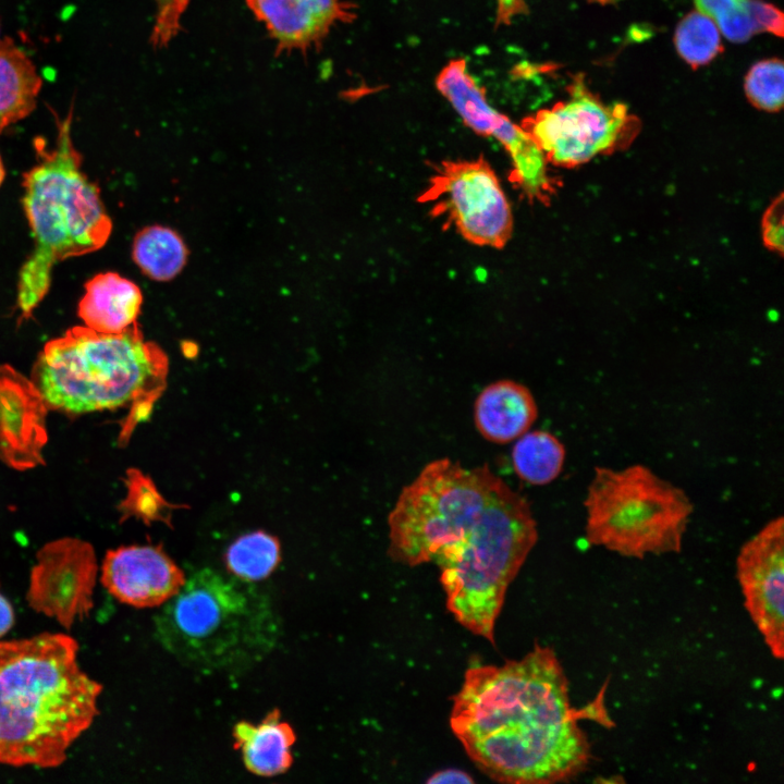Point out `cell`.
Listing matches in <instances>:
<instances>
[{
	"mask_svg": "<svg viewBox=\"0 0 784 784\" xmlns=\"http://www.w3.org/2000/svg\"><path fill=\"white\" fill-rule=\"evenodd\" d=\"M265 26L278 53L307 52L321 46L332 28L351 23L348 0H245Z\"/></svg>",
	"mask_w": 784,
	"mask_h": 784,
	"instance_id": "obj_14",
	"label": "cell"
},
{
	"mask_svg": "<svg viewBox=\"0 0 784 784\" xmlns=\"http://www.w3.org/2000/svg\"><path fill=\"white\" fill-rule=\"evenodd\" d=\"M71 125L72 113L59 123L54 148L41 150L39 162L23 175L22 203L34 248L17 277L21 319H28L47 295L58 262L100 249L112 232L100 188L82 170Z\"/></svg>",
	"mask_w": 784,
	"mask_h": 784,
	"instance_id": "obj_6",
	"label": "cell"
},
{
	"mask_svg": "<svg viewBox=\"0 0 784 784\" xmlns=\"http://www.w3.org/2000/svg\"><path fill=\"white\" fill-rule=\"evenodd\" d=\"M168 357L137 322L120 333L76 326L48 341L32 371L47 407L82 414L132 406L128 425L146 418L166 387Z\"/></svg>",
	"mask_w": 784,
	"mask_h": 784,
	"instance_id": "obj_4",
	"label": "cell"
},
{
	"mask_svg": "<svg viewBox=\"0 0 784 784\" xmlns=\"http://www.w3.org/2000/svg\"><path fill=\"white\" fill-rule=\"evenodd\" d=\"M13 624V608L10 601L0 592V638L12 628Z\"/></svg>",
	"mask_w": 784,
	"mask_h": 784,
	"instance_id": "obj_29",
	"label": "cell"
},
{
	"mask_svg": "<svg viewBox=\"0 0 784 784\" xmlns=\"http://www.w3.org/2000/svg\"><path fill=\"white\" fill-rule=\"evenodd\" d=\"M46 404L32 382L0 366V458L15 468L41 462Z\"/></svg>",
	"mask_w": 784,
	"mask_h": 784,
	"instance_id": "obj_15",
	"label": "cell"
},
{
	"mask_svg": "<svg viewBox=\"0 0 784 784\" xmlns=\"http://www.w3.org/2000/svg\"><path fill=\"white\" fill-rule=\"evenodd\" d=\"M100 581L117 600L134 608H155L174 597L184 572L160 546H124L107 551Z\"/></svg>",
	"mask_w": 784,
	"mask_h": 784,
	"instance_id": "obj_12",
	"label": "cell"
},
{
	"mask_svg": "<svg viewBox=\"0 0 784 784\" xmlns=\"http://www.w3.org/2000/svg\"><path fill=\"white\" fill-rule=\"evenodd\" d=\"M61 633L0 641V764L57 768L98 715L102 685Z\"/></svg>",
	"mask_w": 784,
	"mask_h": 784,
	"instance_id": "obj_3",
	"label": "cell"
},
{
	"mask_svg": "<svg viewBox=\"0 0 784 784\" xmlns=\"http://www.w3.org/2000/svg\"><path fill=\"white\" fill-rule=\"evenodd\" d=\"M695 3L730 41L745 42L760 32L783 35L782 12L761 0H695Z\"/></svg>",
	"mask_w": 784,
	"mask_h": 784,
	"instance_id": "obj_20",
	"label": "cell"
},
{
	"mask_svg": "<svg viewBox=\"0 0 784 784\" xmlns=\"http://www.w3.org/2000/svg\"><path fill=\"white\" fill-rule=\"evenodd\" d=\"M764 243L773 250H783V199L780 196L767 209L762 222Z\"/></svg>",
	"mask_w": 784,
	"mask_h": 784,
	"instance_id": "obj_27",
	"label": "cell"
},
{
	"mask_svg": "<svg viewBox=\"0 0 784 784\" xmlns=\"http://www.w3.org/2000/svg\"><path fill=\"white\" fill-rule=\"evenodd\" d=\"M4 176H5V170H4V167H3L2 159H1V157H0V185L2 184V182H3V180H4Z\"/></svg>",
	"mask_w": 784,
	"mask_h": 784,
	"instance_id": "obj_30",
	"label": "cell"
},
{
	"mask_svg": "<svg viewBox=\"0 0 784 784\" xmlns=\"http://www.w3.org/2000/svg\"><path fill=\"white\" fill-rule=\"evenodd\" d=\"M537 417L538 407L530 390L509 379L485 387L474 405L478 432L498 444L518 439L530 429Z\"/></svg>",
	"mask_w": 784,
	"mask_h": 784,
	"instance_id": "obj_16",
	"label": "cell"
},
{
	"mask_svg": "<svg viewBox=\"0 0 784 784\" xmlns=\"http://www.w3.org/2000/svg\"><path fill=\"white\" fill-rule=\"evenodd\" d=\"M225 565L230 575L248 583L268 577L281 559L279 540L258 530L238 537L226 550Z\"/></svg>",
	"mask_w": 784,
	"mask_h": 784,
	"instance_id": "obj_23",
	"label": "cell"
},
{
	"mask_svg": "<svg viewBox=\"0 0 784 784\" xmlns=\"http://www.w3.org/2000/svg\"><path fill=\"white\" fill-rule=\"evenodd\" d=\"M156 636L183 665L201 673L243 671L279 639L269 598L253 583L203 568L185 579L155 620Z\"/></svg>",
	"mask_w": 784,
	"mask_h": 784,
	"instance_id": "obj_5",
	"label": "cell"
},
{
	"mask_svg": "<svg viewBox=\"0 0 784 784\" xmlns=\"http://www.w3.org/2000/svg\"><path fill=\"white\" fill-rule=\"evenodd\" d=\"M97 575L90 543L72 537L47 542L36 554L26 601L35 612L70 629L93 610Z\"/></svg>",
	"mask_w": 784,
	"mask_h": 784,
	"instance_id": "obj_10",
	"label": "cell"
},
{
	"mask_svg": "<svg viewBox=\"0 0 784 784\" xmlns=\"http://www.w3.org/2000/svg\"><path fill=\"white\" fill-rule=\"evenodd\" d=\"M427 783H474V779L467 772L458 769H445L433 773Z\"/></svg>",
	"mask_w": 784,
	"mask_h": 784,
	"instance_id": "obj_28",
	"label": "cell"
},
{
	"mask_svg": "<svg viewBox=\"0 0 784 784\" xmlns=\"http://www.w3.org/2000/svg\"><path fill=\"white\" fill-rule=\"evenodd\" d=\"M234 748L241 751L245 768L259 776L286 772L293 763L292 746L296 736L281 719L280 710L270 711L258 724L237 722L233 727Z\"/></svg>",
	"mask_w": 784,
	"mask_h": 784,
	"instance_id": "obj_18",
	"label": "cell"
},
{
	"mask_svg": "<svg viewBox=\"0 0 784 784\" xmlns=\"http://www.w3.org/2000/svg\"><path fill=\"white\" fill-rule=\"evenodd\" d=\"M419 199L475 245L502 248L512 235L510 203L483 159L443 162Z\"/></svg>",
	"mask_w": 784,
	"mask_h": 784,
	"instance_id": "obj_9",
	"label": "cell"
},
{
	"mask_svg": "<svg viewBox=\"0 0 784 784\" xmlns=\"http://www.w3.org/2000/svg\"><path fill=\"white\" fill-rule=\"evenodd\" d=\"M580 714L555 652L535 645L519 660L470 665L453 697L450 726L491 779L548 784L574 779L590 762Z\"/></svg>",
	"mask_w": 784,
	"mask_h": 784,
	"instance_id": "obj_2",
	"label": "cell"
},
{
	"mask_svg": "<svg viewBox=\"0 0 784 784\" xmlns=\"http://www.w3.org/2000/svg\"><path fill=\"white\" fill-rule=\"evenodd\" d=\"M41 78L30 59L14 42L0 41V134L36 107Z\"/></svg>",
	"mask_w": 784,
	"mask_h": 784,
	"instance_id": "obj_19",
	"label": "cell"
},
{
	"mask_svg": "<svg viewBox=\"0 0 784 784\" xmlns=\"http://www.w3.org/2000/svg\"><path fill=\"white\" fill-rule=\"evenodd\" d=\"M571 97L524 120L548 162L575 167L628 143L638 122L625 105L603 103L577 78Z\"/></svg>",
	"mask_w": 784,
	"mask_h": 784,
	"instance_id": "obj_8",
	"label": "cell"
},
{
	"mask_svg": "<svg viewBox=\"0 0 784 784\" xmlns=\"http://www.w3.org/2000/svg\"><path fill=\"white\" fill-rule=\"evenodd\" d=\"M142 304L137 284L115 272H102L85 283L77 315L96 332L120 333L137 322Z\"/></svg>",
	"mask_w": 784,
	"mask_h": 784,
	"instance_id": "obj_17",
	"label": "cell"
},
{
	"mask_svg": "<svg viewBox=\"0 0 784 784\" xmlns=\"http://www.w3.org/2000/svg\"><path fill=\"white\" fill-rule=\"evenodd\" d=\"M436 85L468 127L494 137L504 146L512 168L525 167L541 156L540 147L522 126L489 105L485 89L468 73L465 60L450 61L438 74Z\"/></svg>",
	"mask_w": 784,
	"mask_h": 784,
	"instance_id": "obj_13",
	"label": "cell"
},
{
	"mask_svg": "<svg viewBox=\"0 0 784 784\" xmlns=\"http://www.w3.org/2000/svg\"><path fill=\"white\" fill-rule=\"evenodd\" d=\"M783 62L779 59L755 63L745 78V91L750 103L764 111H779L783 105Z\"/></svg>",
	"mask_w": 784,
	"mask_h": 784,
	"instance_id": "obj_25",
	"label": "cell"
},
{
	"mask_svg": "<svg viewBox=\"0 0 784 784\" xmlns=\"http://www.w3.org/2000/svg\"><path fill=\"white\" fill-rule=\"evenodd\" d=\"M584 507L586 540L635 559L679 552L693 513L684 490L641 464L596 467Z\"/></svg>",
	"mask_w": 784,
	"mask_h": 784,
	"instance_id": "obj_7",
	"label": "cell"
},
{
	"mask_svg": "<svg viewBox=\"0 0 784 784\" xmlns=\"http://www.w3.org/2000/svg\"><path fill=\"white\" fill-rule=\"evenodd\" d=\"M154 1L157 12L149 41L156 48H163L179 34L189 0Z\"/></svg>",
	"mask_w": 784,
	"mask_h": 784,
	"instance_id": "obj_26",
	"label": "cell"
},
{
	"mask_svg": "<svg viewBox=\"0 0 784 784\" xmlns=\"http://www.w3.org/2000/svg\"><path fill=\"white\" fill-rule=\"evenodd\" d=\"M736 577L744 607L771 654L784 657V520L768 522L739 549Z\"/></svg>",
	"mask_w": 784,
	"mask_h": 784,
	"instance_id": "obj_11",
	"label": "cell"
},
{
	"mask_svg": "<svg viewBox=\"0 0 784 784\" xmlns=\"http://www.w3.org/2000/svg\"><path fill=\"white\" fill-rule=\"evenodd\" d=\"M565 448L551 432L527 431L518 438L512 450L516 475L524 481L543 486L559 477L565 462Z\"/></svg>",
	"mask_w": 784,
	"mask_h": 784,
	"instance_id": "obj_22",
	"label": "cell"
},
{
	"mask_svg": "<svg viewBox=\"0 0 784 784\" xmlns=\"http://www.w3.org/2000/svg\"><path fill=\"white\" fill-rule=\"evenodd\" d=\"M388 526L391 560L436 563L448 610L494 645L507 588L538 540L526 498L487 464L467 468L443 457L402 489Z\"/></svg>",
	"mask_w": 784,
	"mask_h": 784,
	"instance_id": "obj_1",
	"label": "cell"
},
{
	"mask_svg": "<svg viewBox=\"0 0 784 784\" xmlns=\"http://www.w3.org/2000/svg\"><path fill=\"white\" fill-rule=\"evenodd\" d=\"M188 250L170 228L151 225L140 230L132 247V258L140 271L155 281H169L184 268Z\"/></svg>",
	"mask_w": 784,
	"mask_h": 784,
	"instance_id": "obj_21",
	"label": "cell"
},
{
	"mask_svg": "<svg viewBox=\"0 0 784 784\" xmlns=\"http://www.w3.org/2000/svg\"><path fill=\"white\" fill-rule=\"evenodd\" d=\"M674 44L681 58L693 68L709 63L722 51L718 26L699 11L688 13L679 22Z\"/></svg>",
	"mask_w": 784,
	"mask_h": 784,
	"instance_id": "obj_24",
	"label": "cell"
}]
</instances>
